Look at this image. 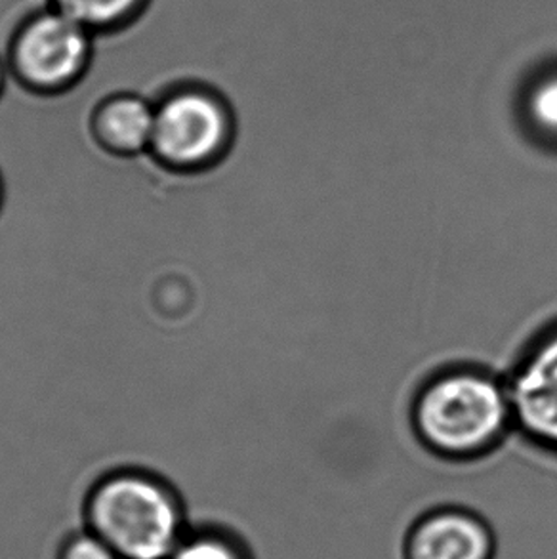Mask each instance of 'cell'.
Wrapping results in <instances>:
<instances>
[{
	"label": "cell",
	"instance_id": "12",
	"mask_svg": "<svg viewBox=\"0 0 557 559\" xmlns=\"http://www.w3.org/2000/svg\"><path fill=\"white\" fill-rule=\"evenodd\" d=\"M7 60H2V58H0V91H2V86H4V79H7Z\"/></svg>",
	"mask_w": 557,
	"mask_h": 559
},
{
	"label": "cell",
	"instance_id": "8",
	"mask_svg": "<svg viewBox=\"0 0 557 559\" xmlns=\"http://www.w3.org/2000/svg\"><path fill=\"white\" fill-rule=\"evenodd\" d=\"M150 0H50L48 7L60 10L94 33L122 29L143 14Z\"/></svg>",
	"mask_w": 557,
	"mask_h": 559
},
{
	"label": "cell",
	"instance_id": "7",
	"mask_svg": "<svg viewBox=\"0 0 557 559\" xmlns=\"http://www.w3.org/2000/svg\"><path fill=\"white\" fill-rule=\"evenodd\" d=\"M98 129L109 144L137 152L153 142L155 109L137 96H115L99 109Z\"/></svg>",
	"mask_w": 557,
	"mask_h": 559
},
{
	"label": "cell",
	"instance_id": "5",
	"mask_svg": "<svg viewBox=\"0 0 557 559\" xmlns=\"http://www.w3.org/2000/svg\"><path fill=\"white\" fill-rule=\"evenodd\" d=\"M497 535L479 512L445 504L429 508L405 538V559H495Z\"/></svg>",
	"mask_w": 557,
	"mask_h": 559
},
{
	"label": "cell",
	"instance_id": "10",
	"mask_svg": "<svg viewBox=\"0 0 557 559\" xmlns=\"http://www.w3.org/2000/svg\"><path fill=\"white\" fill-rule=\"evenodd\" d=\"M528 114L536 129L557 140V73L546 76L531 91Z\"/></svg>",
	"mask_w": 557,
	"mask_h": 559
},
{
	"label": "cell",
	"instance_id": "2",
	"mask_svg": "<svg viewBox=\"0 0 557 559\" xmlns=\"http://www.w3.org/2000/svg\"><path fill=\"white\" fill-rule=\"evenodd\" d=\"M88 522L121 559H170L183 538L176 497L157 479L140 474L102 481L88 502Z\"/></svg>",
	"mask_w": 557,
	"mask_h": 559
},
{
	"label": "cell",
	"instance_id": "6",
	"mask_svg": "<svg viewBox=\"0 0 557 559\" xmlns=\"http://www.w3.org/2000/svg\"><path fill=\"white\" fill-rule=\"evenodd\" d=\"M508 400L515 423L531 438L557 449V331L521 364Z\"/></svg>",
	"mask_w": 557,
	"mask_h": 559
},
{
	"label": "cell",
	"instance_id": "1",
	"mask_svg": "<svg viewBox=\"0 0 557 559\" xmlns=\"http://www.w3.org/2000/svg\"><path fill=\"white\" fill-rule=\"evenodd\" d=\"M510 418L508 392L482 372L436 378L422 390L415 407L416 430L424 445L451 459L490 449Z\"/></svg>",
	"mask_w": 557,
	"mask_h": 559
},
{
	"label": "cell",
	"instance_id": "3",
	"mask_svg": "<svg viewBox=\"0 0 557 559\" xmlns=\"http://www.w3.org/2000/svg\"><path fill=\"white\" fill-rule=\"evenodd\" d=\"M94 37L56 8L38 10L25 17L10 38L8 69L33 91H66L91 66Z\"/></svg>",
	"mask_w": 557,
	"mask_h": 559
},
{
	"label": "cell",
	"instance_id": "4",
	"mask_svg": "<svg viewBox=\"0 0 557 559\" xmlns=\"http://www.w3.org/2000/svg\"><path fill=\"white\" fill-rule=\"evenodd\" d=\"M229 121L218 98L204 91H180L155 109L153 142L165 159L193 165L220 152Z\"/></svg>",
	"mask_w": 557,
	"mask_h": 559
},
{
	"label": "cell",
	"instance_id": "9",
	"mask_svg": "<svg viewBox=\"0 0 557 559\" xmlns=\"http://www.w3.org/2000/svg\"><path fill=\"white\" fill-rule=\"evenodd\" d=\"M170 559H257L249 545L227 531L209 530L180 540Z\"/></svg>",
	"mask_w": 557,
	"mask_h": 559
},
{
	"label": "cell",
	"instance_id": "11",
	"mask_svg": "<svg viewBox=\"0 0 557 559\" xmlns=\"http://www.w3.org/2000/svg\"><path fill=\"white\" fill-rule=\"evenodd\" d=\"M60 559H121V556L94 531H86L61 546Z\"/></svg>",
	"mask_w": 557,
	"mask_h": 559
}]
</instances>
